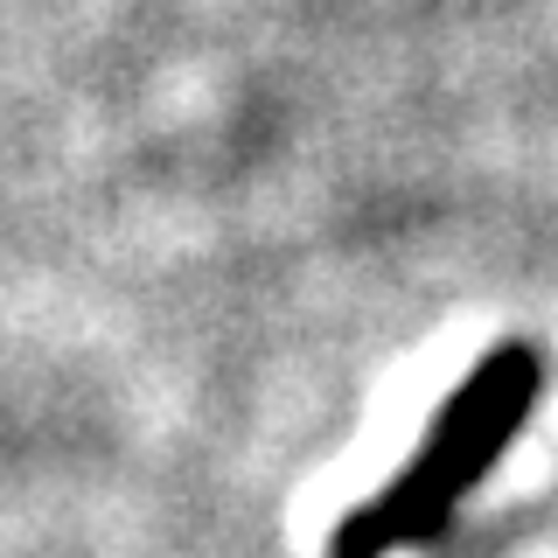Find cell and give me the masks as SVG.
I'll list each match as a JSON object with an SVG mask.
<instances>
[{"instance_id":"cell-1","label":"cell","mask_w":558,"mask_h":558,"mask_svg":"<svg viewBox=\"0 0 558 558\" xmlns=\"http://www.w3.org/2000/svg\"><path fill=\"white\" fill-rule=\"evenodd\" d=\"M537 391H545L537 342H496L488 356H475V371L418 426L412 461L328 531V558H398L412 545H433L531 426Z\"/></svg>"}]
</instances>
